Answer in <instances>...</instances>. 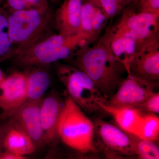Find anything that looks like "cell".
<instances>
[{
    "label": "cell",
    "mask_w": 159,
    "mask_h": 159,
    "mask_svg": "<svg viewBox=\"0 0 159 159\" xmlns=\"http://www.w3.org/2000/svg\"><path fill=\"white\" fill-rule=\"evenodd\" d=\"M58 135L65 145L80 153L97 150L93 122L69 96L65 100L60 118Z\"/></svg>",
    "instance_id": "obj_3"
},
{
    "label": "cell",
    "mask_w": 159,
    "mask_h": 159,
    "mask_svg": "<svg viewBox=\"0 0 159 159\" xmlns=\"http://www.w3.org/2000/svg\"><path fill=\"white\" fill-rule=\"evenodd\" d=\"M25 71H15L0 85V122L13 116L27 101Z\"/></svg>",
    "instance_id": "obj_8"
},
{
    "label": "cell",
    "mask_w": 159,
    "mask_h": 159,
    "mask_svg": "<svg viewBox=\"0 0 159 159\" xmlns=\"http://www.w3.org/2000/svg\"><path fill=\"white\" fill-rule=\"evenodd\" d=\"M95 145L110 158L136 156L130 134L100 119L93 122Z\"/></svg>",
    "instance_id": "obj_6"
},
{
    "label": "cell",
    "mask_w": 159,
    "mask_h": 159,
    "mask_svg": "<svg viewBox=\"0 0 159 159\" xmlns=\"http://www.w3.org/2000/svg\"><path fill=\"white\" fill-rule=\"evenodd\" d=\"M83 3L84 0H64L54 13L57 34L67 37L78 34Z\"/></svg>",
    "instance_id": "obj_15"
},
{
    "label": "cell",
    "mask_w": 159,
    "mask_h": 159,
    "mask_svg": "<svg viewBox=\"0 0 159 159\" xmlns=\"http://www.w3.org/2000/svg\"><path fill=\"white\" fill-rule=\"evenodd\" d=\"M43 98L35 101H26L11 117L29 135L37 148L44 145L40 119Z\"/></svg>",
    "instance_id": "obj_14"
},
{
    "label": "cell",
    "mask_w": 159,
    "mask_h": 159,
    "mask_svg": "<svg viewBox=\"0 0 159 159\" xmlns=\"http://www.w3.org/2000/svg\"><path fill=\"white\" fill-rule=\"evenodd\" d=\"M54 63L57 77L65 87L68 96L85 113L102 111L98 103H105L107 99L85 73L71 64L59 61Z\"/></svg>",
    "instance_id": "obj_5"
},
{
    "label": "cell",
    "mask_w": 159,
    "mask_h": 159,
    "mask_svg": "<svg viewBox=\"0 0 159 159\" xmlns=\"http://www.w3.org/2000/svg\"><path fill=\"white\" fill-rule=\"evenodd\" d=\"M12 58L20 51L52 34L54 12L49 6L8 13Z\"/></svg>",
    "instance_id": "obj_2"
},
{
    "label": "cell",
    "mask_w": 159,
    "mask_h": 159,
    "mask_svg": "<svg viewBox=\"0 0 159 159\" xmlns=\"http://www.w3.org/2000/svg\"><path fill=\"white\" fill-rule=\"evenodd\" d=\"M27 156L20 155L8 151L4 150L0 154V159H26Z\"/></svg>",
    "instance_id": "obj_27"
},
{
    "label": "cell",
    "mask_w": 159,
    "mask_h": 159,
    "mask_svg": "<svg viewBox=\"0 0 159 159\" xmlns=\"http://www.w3.org/2000/svg\"><path fill=\"white\" fill-rule=\"evenodd\" d=\"M141 112L145 111L148 113H159V93L155 92L149 96L145 101L137 108Z\"/></svg>",
    "instance_id": "obj_25"
},
{
    "label": "cell",
    "mask_w": 159,
    "mask_h": 159,
    "mask_svg": "<svg viewBox=\"0 0 159 159\" xmlns=\"http://www.w3.org/2000/svg\"><path fill=\"white\" fill-rule=\"evenodd\" d=\"M128 74L148 82L158 84L159 39L146 44L138 51L131 61Z\"/></svg>",
    "instance_id": "obj_12"
},
{
    "label": "cell",
    "mask_w": 159,
    "mask_h": 159,
    "mask_svg": "<svg viewBox=\"0 0 159 159\" xmlns=\"http://www.w3.org/2000/svg\"><path fill=\"white\" fill-rule=\"evenodd\" d=\"M3 140V150L27 156L35 152L37 147L29 135L12 118Z\"/></svg>",
    "instance_id": "obj_16"
},
{
    "label": "cell",
    "mask_w": 159,
    "mask_h": 159,
    "mask_svg": "<svg viewBox=\"0 0 159 159\" xmlns=\"http://www.w3.org/2000/svg\"><path fill=\"white\" fill-rule=\"evenodd\" d=\"M109 20L97 0H84L78 35L81 46H89L98 40Z\"/></svg>",
    "instance_id": "obj_11"
},
{
    "label": "cell",
    "mask_w": 159,
    "mask_h": 159,
    "mask_svg": "<svg viewBox=\"0 0 159 159\" xmlns=\"http://www.w3.org/2000/svg\"><path fill=\"white\" fill-rule=\"evenodd\" d=\"M138 137L155 142L159 141V118L156 114L142 113L138 129Z\"/></svg>",
    "instance_id": "obj_19"
},
{
    "label": "cell",
    "mask_w": 159,
    "mask_h": 159,
    "mask_svg": "<svg viewBox=\"0 0 159 159\" xmlns=\"http://www.w3.org/2000/svg\"><path fill=\"white\" fill-rule=\"evenodd\" d=\"M12 56V46L8 31V12L0 5V63Z\"/></svg>",
    "instance_id": "obj_20"
},
{
    "label": "cell",
    "mask_w": 159,
    "mask_h": 159,
    "mask_svg": "<svg viewBox=\"0 0 159 159\" xmlns=\"http://www.w3.org/2000/svg\"><path fill=\"white\" fill-rule=\"evenodd\" d=\"M122 11L119 20L135 40L137 53L146 44L159 39V14L139 12L132 7H125Z\"/></svg>",
    "instance_id": "obj_7"
},
{
    "label": "cell",
    "mask_w": 159,
    "mask_h": 159,
    "mask_svg": "<svg viewBox=\"0 0 159 159\" xmlns=\"http://www.w3.org/2000/svg\"><path fill=\"white\" fill-rule=\"evenodd\" d=\"M99 39L125 66L128 74L131 61L137 53V48L135 40L125 26L119 20L116 25L107 29Z\"/></svg>",
    "instance_id": "obj_10"
},
{
    "label": "cell",
    "mask_w": 159,
    "mask_h": 159,
    "mask_svg": "<svg viewBox=\"0 0 159 159\" xmlns=\"http://www.w3.org/2000/svg\"><path fill=\"white\" fill-rule=\"evenodd\" d=\"M99 6L107 16L109 19L112 18L122 12L132 0H97Z\"/></svg>",
    "instance_id": "obj_23"
},
{
    "label": "cell",
    "mask_w": 159,
    "mask_h": 159,
    "mask_svg": "<svg viewBox=\"0 0 159 159\" xmlns=\"http://www.w3.org/2000/svg\"><path fill=\"white\" fill-rule=\"evenodd\" d=\"M50 1L53 2H57L59 0H50Z\"/></svg>",
    "instance_id": "obj_30"
},
{
    "label": "cell",
    "mask_w": 159,
    "mask_h": 159,
    "mask_svg": "<svg viewBox=\"0 0 159 159\" xmlns=\"http://www.w3.org/2000/svg\"><path fill=\"white\" fill-rule=\"evenodd\" d=\"M3 151V148L2 147H0V154L2 153V152Z\"/></svg>",
    "instance_id": "obj_29"
},
{
    "label": "cell",
    "mask_w": 159,
    "mask_h": 159,
    "mask_svg": "<svg viewBox=\"0 0 159 159\" xmlns=\"http://www.w3.org/2000/svg\"><path fill=\"white\" fill-rule=\"evenodd\" d=\"M65 100L57 92L52 91L43 98L40 107V119L44 144L54 145L58 138V125Z\"/></svg>",
    "instance_id": "obj_13"
},
{
    "label": "cell",
    "mask_w": 159,
    "mask_h": 159,
    "mask_svg": "<svg viewBox=\"0 0 159 159\" xmlns=\"http://www.w3.org/2000/svg\"><path fill=\"white\" fill-rule=\"evenodd\" d=\"M130 135L136 156L139 159H159V148L155 142Z\"/></svg>",
    "instance_id": "obj_21"
},
{
    "label": "cell",
    "mask_w": 159,
    "mask_h": 159,
    "mask_svg": "<svg viewBox=\"0 0 159 159\" xmlns=\"http://www.w3.org/2000/svg\"><path fill=\"white\" fill-rule=\"evenodd\" d=\"M67 60L85 73L107 99L116 93L125 79L124 74H127L125 66L99 39L91 45L79 47Z\"/></svg>",
    "instance_id": "obj_1"
},
{
    "label": "cell",
    "mask_w": 159,
    "mask_h": 159,
    "mask_svg": "<svg viewBox=\"0 0 159 159\" xmlns=\"http://www.w3.org/2000/svg\"><path fill=\"white\" fill-rule=\"evenodd\" d=\"M102 111L111 115L119 128L125 132L138 137V129L142 112L137 108L116 107L106 103L99 102Z\"/></svg>",
    "instance_id": "obj_17"
},
{
    "label": "cell",
    "mask_w": 159,
    "mask_h": 159,
    "mask_svg": "<svg viewBox=\"0 0 159 159\" xmlns=\"http://www.w3.org/2000/svg\"><path fill=\"white\" fill-rule=\"evenodd\" d=\"M0 114H1V110H0Z\"/></svg>",
    "instance_id": "obj_31"
},
{
    "label": "cell",
    "mask_w": 159,
    "mask_h": 159,
    "mask_svg": "<svg viewBox=\"0 0 159 159\" xmlns=\"http://www.w3.org/2000/svg\"><path fill=\"white\" fill-rule=\"evenodd\" d=\"M0 5L8 13L49 6L47 0H0Z\"/></svg>",
    "instance_id": "obj_22"
},
{
    "label": "cell",
    "mask_w": 159,
    "mask_h": 159,
    "mask_svg": "<svg viewBox=\"0 0 159 159\" xmlns=\"http://www.w3.org/2000/svg\"><path fill=\"white\" fill-rule=\"evenodd\" d=\"M81 45V38L78 34L67 37L53 34L20 51L11 59L15 66L25 70L34 66H49L67 59Z\"/></svg>",
    "instance_id": "obj_4"
},
{
    "label": "cell",
    "mask_w": 159,
    "mask_h": 159,
    "mask_svg": "<svg viewBox=\"0 0 159 159\" xmlns=\"http://www.w3.org/2000/svg\"><path fill=\"white\" fill-rule=\"evenodd\" d=\"M11 123V118L0 122V147L3 148V142L7 130Z\"/></svg>",
    "instance_id": "obj_26"
},
{
    "label": "cell",
    "mask_w": 159,
    "mask_h": 159,
    "mask_svg": "<svg viewBox=\"0 0 159 159\" xmlns=\"http://www.w3.org/2000/svg\"><path fill=\"white\" fill-rule=\"evenodd\" d=\"M34 66L25 70L27 76V101H35L42 99L49 88L51 77L47 66Z\"/></svg>",
    "instance_id": "obj_18"
},
{
    "label": "cell",
    "mask_w": 159,
    "mask_h": 159,
    "mask_svg": "<svg viewBox=\"0 0 159 159\" xmlns=\"http://www.w3.org/2000/svg\"><path fill=\"white\" fill-rule=\"evenodd\" d=\"M157 84L127 74L116 93L106 103L116 107L137 108L155 92Z\"/></svg>",
    "instance_id": "obj_9"
},
{
    "label": "cell",
    "mask_w": 159,
    "mask_h": 159,
    "mask_svg": "<svg viewBox=\"0 0 159 159\" xmlns=\"http://www.w3.org/2000/svg\"><path fill=\"white\" fill-rule=\"evenodd\" d=\"M6 76H7V75L3 72L2 69H1V67H0V85L4 81Z\"/></svg>",
    "instance_id": "obj_28"
},
{
    "label": "cell",
    "mask_w": 159,
    "mask_h": 159,
    "mask_svg": "<svg viewBox=\"0 0 159 159\" xmlns=\"http://www.w3.org/2000/svg\"><path fill=\"white\" fill-rule=\"evenodd\" d=\"M130 4L139 12L159 14V0H132Z\"/></svg>",
    "instance_id": "obj_24"
}]
</instances>
